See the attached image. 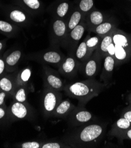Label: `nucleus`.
I'll use <instances>...</instances> for the list:
<instances>
[{
  "label": "nucleus",
  "instance_id": "nucleus-1",
  "mask_svg": "<svg viewBox=\"0 0 131 148\" xmlns=\"http://www.w3.org/2000/svg\"><path fill=\"white\" fill-rule=\"evenodd\" d=\"M107 123L96 121L82 126L73 127L60 140L69 147L97 146L105 135Z\"/></svg>",
  "mask_w": 131,
  "mask_h": 148
},
{
  "label": "nucleus",
  "instance_id": "nucleus-2",
  "mask_svg": "<svg viewBox=\"0 0 131 148\" xmlns=\"http://www.w3.org/2000/svg\"><path fill=\"white\" fill-rule=\"evenodd\" d=\"M110 85L97 81L95 78H90L67 84L63 91L69 97L77 99L78 105L85 106L91 99L98 96Z\"/></svg>",
  "mask_w": 131,
  "mask_h": 148
},
{
  "label": "nucleus",
  "instance_id": "nucleus-3",
  "mask_svg": "<svg viewBox=\"0 0 131 148\" xmlns=\"http://www.w3.org/2000/svg\"><path fill=\"white\" fill-rule=\"evenodd\" d=\"M112 42L108 47V54L115 59V67L126 63L131 57V36L116 28L111 33Z\"/></svg>",
  "mask_w": 131,
  "mask_h": 148
},
{
  "label": "nucleus",
  "instance_id": "nucleus-4",
  "mask_svg": "<svg viewBox=\"0 0 131 148\" xmlns=\"http://www.w3.org/2000/svg\"><path fill=\"white\" fill-rule=\"evenodd\" d=\"M41 95V110L43 114L46 118L52 117L56 107L62 100V94L60 91L44 87Z\"/></svg>",
  "mask_w": 131,
  "mask_h": 148
},
{
  "label": "nucleus",
  "instance_id": "nucleus-5",
  "mask_svg": "<svg viewBox=\"0 0 131 148\" xmlns=\"http://www.w3.org/2000/svg\"><path fill=\"white\" fill-rule=\"evenodd\" d=\"M8 110L12 122L24 120L32 121L36 117L34 109L27 101L21 103L12 101Z\"/></svg>",
  "mask_w": 131,
  "mask_h": 148
},
{
  "label": "nucleus",
  "instance_id": "nucleus-6",
  "mask_svg": "<svg viewBox=\"0 0 131 148\" xmlns=\"http://www.w3.org/2000/svg\"><path fill=\"white\" fill-rule=\"evenodd\" d=\"M84 107L78 105L66 118L65 120L70 127L80 126L96 121L95 116Z\"/></svg>",
  "mask_w": 131,
  "mask_h": 148
},
{
  "label": "nucleus",
  "instance_id": "nucleus-7",
  "mask_svg": "<svg viewBox=\"0 0 131 148\" xmlns=\"http://www.w3.org/2000/svg\"><path fill=\"white\" fill-rule=\"evenodd\" d=\"M44 87L57 91H63L65 87L64 80L59 73L47 66L43 67V75Z\"/></svg>",
  "mask_w": 131,
  "mask_h": 148
},
{
  "label": "nucleus",
  "instance_id": "nucleus-8",
  "mask_svg": "<svg viewBox=\"0 0 131 148\" xmlns=\"http://www.w3.org/2000/svg\"><path fill=\"white\" fill-rule=\"evenodd\" d=\"M102 60V58L97 49L89 59L80 64L79 70L84 77L87 79L95 78L100 70Z\"/></svg>",
  "mask_w": 131,
  "mask_h": 148
},
{
  "label": "nucleus",
  "instance_id": "nucleus-9",
  "mask_svg": "<svg viewBox=\"0 0 131 148\" xmlns=\"http://www.w3.org/2000/svg\"><path fill=\"white\" fill-rule=\"evenodd\" d=\"M86 29H87L86 24L83 21L67 33L62 46L68 50L69 54H75L78 43L83 37Z\"/></svg>",
  "mask_w": 131,
  "mask_h": 148
},
{
  "label": "nucleus",
  "instance_id": "nucleus-10",
  "mask_svg": "<svg viewBox=\"0 0 131 148\" xmlns=\"http://www.w3.org/2000/svg\"><path fill=\"white\" fill-rule=\"evenodd\" d=\"M80 63L77 60L75 54H69L60 64L58 70L62 76L67 79L74 78L79 70Z\"/></svg>",
  "mask_w": 131,
  "mask_h": 148
},
{
  "label": "nucleus",
  "instance_id": "nucleus-11",
  "mask_svg": "<svg viewBox=\"0 0 131 148\" xmlns=\"http://www.w3.org/2000/svg\"><path fill=\"white\" fill-rule=\"evenodd\" d=\"M67 34L66 22L61 18L55 19L51 25V44L56 47L62 46Z\"/></svg>",
  "mask_w": 131,
  "mask_h": 148
},
{
  "label": "nucleus",
  "instance_id": "nucleus-12",
  "mask_svg": "<svg viewBox=\"0 0 131 148\" xmlns=\"http://www.w3.org/2000/svg\"><path fill=\"white\" fill-rule=\"evenodd\" d=\"M64 58L65 57L62 52L56 49L48 50L36 57L40 62L51 64L57 68H59Z\"/></svg>",
  "mask_w": 131,
  "mask_h": 148
},
{
  "label": "nucleus",
  "instance_id": "nucleus-13",
  "mask_svg": "<svg viewBox=\"0 0 131 148\" xmlns=\"http://www.w3.org/2000/svg\"><path fill=\"white\" fill-rule=\"evenodd\" d=\"M115 67V59L113 57L108 54L104 58V66L100 76V80L105 84H109V82L112 77Z\"/></svg>",
  "mask_w": 131,
  "mask_h": 148
},
{
  "label": "nucleus",
  "instance_id": "nucleus-14",
  "mask_svg": "<svg viewBox=\"0 0 131 148\" xmlns=\"http://www.w3.org/2000/svg\"><path fill=\"white\" fill-rule=\"evenodd\" d=\"M75 107L70 100H62L54 110L52 117L65 119Z\"/></svg>",
  "mask_w": 131,
  "mask_h": 148
},
{
  "label": "nucleus",
  "instance_id": "nucleus-15",
  "mask_svg": "<svg viewBox=\"0 0 131 148\" xmlns=\"http://www.w3.org/2000/svg\"><path fill=\"white\" fill-rule=\"evenodd\" d=\"M117 28V23L113 18H107L99 25L92 28L91 32L96 33L98 36L102 38L110 34L113 29Z\"/></svg>",
  "mask_w": 131,
  "mask_h": 148
},
{
  "label": "nucleus",
  "instance_id": "nucleus-16",
  "mask_svg": "<svg viewBox=\"0 0 131 148\" xmlns=\"http://www.w3.org/2000/svg\"><path fill=\"white\" fill-rule=\"evenodd\" d=\"M106 19V16L102 12L98 10H93L86 15L84 22L87 29L91 30L92 28L102 23Z\"/></svg>",
  "mask_w": 131,
  "mask_h": 148
},
{
  "label": "nucleus",
  "instance_id": "nucleus-17",
  "mask_svg": "<svg viewBox=\"0 0 131 148\" xmlns=\"http://www.w3.org/2000/svg\"><path fill=\"white\" fill-rule=\"evenodd\" d=\"M131 126V122L123 117H120L112 126L109 135L118 138L123 133Z\"/></svg>",
  "mask_w": 131,
  "mask_h": 148
},
{
  "label": "nucleus",
  "instance_id": "nucleus-18",
  "mask_svg": "<svg viewBox=\"0 0 131 148\" xmlns=\"http://www.w3.org/2000/svg\"><path fill=\"white\" fill-rule=\"evenodd\" d=\"M16 86V71L14 72L12 75L4 76L0 79V90L6 92L10 96L15 90Z\"/></svg>",
  "mask_w": 131,
  "mask_h": 148
},
{
  "label": "nucleus",
  "instance_id": "nucleus-19",
  "mask_svg": "<svg viewBox=\"0 0 131 148\" xmlns=\"http://www.w3.org/2000/svg\"><path fill=\"white\" fill-rule=\"evenodd\" d=\"M32 74V69L30 67H26L21 70L16 71V81L17 86H24L33 88V86H30Z\"/></svg>",
  "mask_w": 131,
  "mask_h": 148
},
{
  "label": "nucleus",
  "instance_id": "nucleus-20",
  "mask_svg": "<svg viewBox=\"0 0 131 148\" xmlns=\"http://www.w3.org/2000/svg\"><path fill=\"white\" fill-rule=\"evenodd\" d=\"M33 90L34 88L24 86H17L11 97L13 101L21 103L27 102V96L29 92Z\"/></svg>",
  "mask_w": 131,
  "mask_h": 148
},
{
  "label": "nucleus",
  "instance_id": "nucleus-21",
  "mask_svg": "<svg viewBox=\"0 0 131 148\" xmlns=\"http://www.w3.org/2000/svg\"><path fill=\"white\" fill-rule=\"evenodd\" d=\"M22 52L19 50H16L13 51L6 57L5 63L8 71H16V69L20 60Z\"/></svg>",
  "mask_w": 131,
  "mask_h": 148
},
{
  "label": "nucleus",
  "instance_id": "nucleus-22",
  "mask_svg": "<svg viewBox=\"0 0 131 148\" xmlns=\"http://www.w3.org/2000/svg\"><path fill=\"white\" fill-rule=\"evenodd\" d=\"M86 14L83 13L80 10L74 11L71 15L69 20L66 21L67 33L71 29L75 28L81 22L84 21Z\"/></svg>",
  "mask_w": 131,
  "mask_h": 148
},
{
  "label": "nucleus",
  "instance_id": "nucleus-23",
  "mask_svg": "<svg viewBox=\"0 0 131 148\" xmlns=\"http://www.w3.org/2000/svg\"><path fill=\"white\" fill-rule=\"evenodd\" d=\"M87 36L85 37L84 40L82 41L78 46L75 51V56L77 60L80 63V64L85 62L88 59L87 55V49L86 46V40Z\"/></svg>",
  "mask_w": 131,
  "mask_h": 148
},
{
  "label": "nucleus",
  "instance_id": "nucleus-24",
  "mask_svg": "<svg viewBox=\"0 0 131 148\" xmlns=\"http://www.w3.org/2000/svg\"><path fill=\"white\" fill-rule=\"evenodd\" d=\"M111 33L105 36V37L101 38L100 44L97 48L99 54L102 59H104L105 57L108 54V47L110 44V43L112 42V40Z\"/></svg>",
  "mask_w": 131,
  "mask_h": 148
},
{
  "label": "nucleus",
  "instance_id": "nucleus-25",
  "mask_svg": "<svg viewBox=\"0 0 131 148\" xmlns=\"http://www.w3.org/2000/svg\"><path fill=\"white\" fill-rule=\"evenodd\" d=\"M100 41L101 37H100L98 36L91 37L89 34L87 35V38L86 40V46L87 49V55H88L89 58L92 55L93 52L98 48Z\"/></svg>",
  "mask_w": 131,
  "mask_h": 148
},
{
  "label": "nucleus",
  "instance_id": "nucleus-26",
  "mask_svg": "<svg viewBox=\"0 0 131 148\" xmlns=\"http://www.w3.org/2000/svg\"><path fill=\"white\" fill-rule=\"evenodd\" d=\"M9 17L11 20L17 24H24L27 21L26 15L19 10H14L11 11Z\"/></svg>",
  "mask_w": 131,
  "mask_h": 148
},
{
  "label": "nucleus",
  "instance_id": "nucleus-27",
  "mask_svg": "<svg viewBox=\"0 0 131 148\" xmlns=\"http://www.w3.org/2000/svg\"><path fill=\"white\" fill-rule=\"evenodd\" d=\"M67 148L69 146L60 140H43L41 148Z\"/></svg>",
  "mask_w": 131,
  "mask_h": 148
},
{
  "label": "nucleus",
  "instance_id": "nucleus-28",
  "mask_svg": "<svg viewBox=\"0 0 131 148\" xmlns=\"http://www.w3.org/2000/svg\"><path fill=\"white\" fill-rule=\"evenodd\" d=\"M43 140H31L14 145V147L18 148H41Z\"/></svg>",
  "mask_w": 131,
  "mask_h": 148
},
{
  "label": "nucleus",
  "instance_id": "nucleus-29",
  "mask_svg": "<svg viewBox=\"0 0 131 148\" xmlns=\"http://www.w3.org/2000/svg\"><path fill=\"white\" fill-rule=\"evenodd\" d=\"M16 28L14 25H12L11 24L0 20V31L8 34H14L16 32Z\"/></svg>",
  "mask_w": 131,
  "mask_h": 148
},
{
  "label": "nucleus",
  "instance_id": "nucleus-30",
  "mask_svg": "<svg viewBox=\"0 0 131 148\" xmlns=\"http://www.w3.org/2000/svg\"><path fill=\"white\" fill-rule=\"evenodd\" d=\"M93 5V0H81L79 7L80 10L86 14L92 10Z\"/></svg>",
  "mask_w": 131,
  "mask_h": 148
},
{
  "label": "nucleus",
  "instance_id": "nucleus-31",
  "mask_svg": "<svg viewBox=\"0 0 131 148\" xmlns=\"http://www.w3.org/2000/svg\"><path fill=\"white\" fill-rule=\"evenodd\" d=\"M69 8V5L67 3L64 2L59 4L56 9V14L59 18H62L66 16Z\"/></svg>",
  "mask_w": 131,
  "mask_h": 148
},
{
  "label": "nucleus",
  "instance_id": "nucleus-32",
  "mask_svg": "<svg viewBox=\"0 0 131 148\" xmlns=\"http://www.w3.org/2000/svg\"><path fill=\"white\" fill-rule=\"evenodd\" d=\"M23 2L32 10H37L40 7V3L38 0H23Z\"/></svg>",
  "mask_w": 131,
  "mask_h": 148
},
{
  "label": "nucleus",
  "instance_id": "nucleus-33",
  "mask_svg": "<svg viewBox=\"0 0 131 148\" xmlns=\"http://www.w3.org/2000/svg\"><path fill=\"white\" fill-rule=\"evenodd\" d=\"M1 120H8L11 122V119L9 115L8 109L4 106H0V121Z\"/></svg>",
  "mask_w": 131,
  "mask_h": 148
},
{
  "label": "nucleus",
  "instance_id": "nucleus-34",
  "mask_svg": "<svg viewBox=\"0 0 131 148\" xmlns=\"http://www.w3.org/2000/svg\"><path fill=\"white\" fill-rule=\"evenodd\" d=\"M121 117H123L125 119L129 121L130 122H131V105H129V106L125 108L121 114Z\"/></svg>",
  "mask_w": 131,
  "mask_h": 148
},
{
  "label": "nucleus",
  "instance_id": "nucleus-35",
  "mask_svg": "<svg viewBox=\"0 0 131 148\" xmlns=\"http://www.w3.org/2000/svg\"><path fill=\"white\" fill-rule=\"evenodd\" d=\"M120 140L123 139H130L131 140V126L126 130L123 134L118 138Z\"/></svg>",
  "mask_w": 131,
  "mask_h": 148
},
{
  "label": "nucleus",
  "instance_id": "nucleus-36",
  "mask_svg": "<svg viewBox=\"0 0 131 148\" xmlns=\"http://www.w3.org/2000/svg\"><path fill=\"white\" fill-rule=\"evenodd\" d=\"M10 95L6 92L0 90V106H4L6 97Z\"/></svg>",
  "mask_w": 131,
  "mask_h": 148
},
{
  "label": "nucleus",
  "instance_id": "nucleus-37",
  "mask_svg": "<svg viewBox=\"0 0 131 148\" xmlns=\"http://www.w3.org/2000/svg\"><path fill=\"white\" fill-rule=\"evenodd\" d=\"M5 68H6V66H5V62L3 60V59L0 58V76H1L4 73Z\"/></svg>",
  "mask_w": 131,
  "mask_h": 148
},
{
  "label": "nucleus",
  "instance_id": "nucleus-38",
  "mask_svg": "<svg viewBox=\"0 0 131 148\" xmlns=\"http://www.w3.org/2000/svg\"><path fill=\"white\" fill-rule=\"evenodd\" d=\"M128 101L129 103V105H131V93L129 94L128 96Z\"/></svg>",
  "mask_w": 131,
  "mask_h": 148
},
{
  "label": "nucleus",
  "instance_id": "nucleus-39",
  "mask_svg": "<svg viewBox=\"0 0 131 148\" xmlns=\"http://www.w3.org/2000/svg\"><path fill=\"white\" fill-rule=\"evenodd\" d=\"M3 46H4V45H3V42H0V51H1V50L3 49Z\"/></svg>",
  "mask_w": 131,
  "mask_h": 148
}]
</instances>
